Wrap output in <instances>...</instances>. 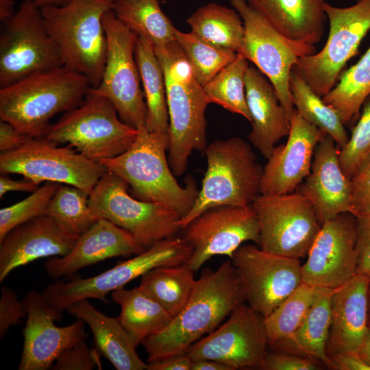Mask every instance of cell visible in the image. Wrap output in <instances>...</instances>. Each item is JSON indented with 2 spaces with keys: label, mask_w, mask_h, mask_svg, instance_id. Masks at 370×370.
Segmentation results:
<instances>
[{
  "label": "cell",
  "mask_w": 370,
  "mask_h": 370,
  "mask_svg": "<svg viewBox=\"0 0 370 370\" xmlns=\"http://www.w3.org/2000/svg\"><path fill=\"white\" fill-rule=\"evenodd\" d=\"M244 302L242 284L231 260L214 271L203 269L180 312L165 329L142 342L147 362L186 353Z\"/></svg>",
  "instance_id": "1"
},
{
  "label": "cell",
  "mask_w": 370,
  "mask_h": 370,
  "mask_svg": "<svg viewBox=\"0 0 370 370\" xmlns=\"http://www.w3.org/2000/svg\"><path fill=\"white\" fill-rule=\"evenodd\" d=\"M163 70L169 113L168 161L175 176L187 169L193 151L207 145L205 112L210 101L176 40L154 47Z\"/></svg>",
  "instance_id": "2"
},
{
  "label": "cell",
  "mask_w": 370,
  "mask_h": 370,
  "mask_svg": "<svg viewBox=\"0 0 370 370\" xmlns=\"http://www.w3.org/2000/svg\"><path fill=\"white\" fill-rule=\"evenodd\" d=\"M137 130L134 142L125 152L99 162L127 182L134 197L163 204L184 218L199 193L195 180L188 176L184 186L177 182L166 156L169 134L149 132L145 127Z\"/></svg>",
  "instance_id": "3"
},
{
  "label": "cell",
  "mask_w": 370,
  "mask_h": 370,
  "mask_svg": "<svg viewBox=\"0 0 370 370\" xmlns=\"http://www.w3.org/2000/svg\"><path fill=\"white\" fill-rule=\"evenodd\" d=\"M90 88L85 76L64 66L29 75L0 88V119L42 137L51 119L79 106Z\"/></svg>",
  "instance_id": "4"
},
{
  "label": "cell",
  "mask_w": 370,
  "mask_h": 370,
  "mask_svg": "<svg viewBox=\"0 0 370 370\" xmlns=\"http://www.w3.org/2000/svg\"><path fill=\"white\" fill-rule=\"evenodd\" d=\"M115 0H68L61 5L40 8L45 28L54 42L62 64L85 76L91 86L100 83L107 38L103 23Z\"/></svg>",
  "instance_id": "5"
},
{
  "label": "cell",
  "mask_w": 370,
  "mask_h": 370,
  "mask_svg": "<svg viewBox=\"0 0 370 370\" xmlns=\"http://www.w3.org/2000/svg\"><path fill=\"white\" fill-rule=\"evenodd\" d=\"M204 151L207 169L193 207L179 220L182 230L210 208L249 206L260 195L263 167L244 139L236 136L214 140Z\"/></svg>",
  "instance_id": "6"
},
{
  "label": "cell",
  "mask_w": 370,
  "mask_h": 370,
  "mask_svg": "<svg viewBox=\"0 0 370 370\" xmlns=\"http://www.w3.org/2000/svg\"><path fill=\"white\" fill-rule=\"evenodd\" d=\"M137 134L108 99L89 90L79 106L49 126L44 137L59 145L68 143L86 158L100 162L125 152Z\"/></svg>",
  "instance_id": "7"
},
{
  "label": "cell",
  "mask_w": 370,
  "mask_h": 370,
  "mask_svg": "<svg viewBox=\"0 0 370 370\" xmlns=\"http://www.w3.org/2000/svg\"><path fill=\"white\" fill-rule=\"evenodd\" d=\"M129 190L127 182L107 170L89 194V206L99 219L127 230L146 249L182 230L175 212L163 204L138 199Z\"/></svg>",
  "instance_id": "8"
},
{
  "label": "cell",
  "mask_w": 370,
  "mask_h": 370,
  "mask_svg": "<svg viewBox=\"0 0 370 370\" xmlns=\"http://www.w3.org/2000/svg\"><path fill=\"white\" fill-rule=\"evenodd\" d=\"M324 10L330 23L325 46L318 53L299 58L292 69L321 98L334 87L370 29V0H357L346 8L325 3Z\"/></svg>",
  "instance_id": "9"
},
{
  "label": "cell",
  "mask_w": 370,
  "mask_h": 370,
  "mask_svg": "<svg viewBox=\"0 0 370 370\" xmlns=\"http://www.w3.org/2000/svg\"><path fill=\"white\" fill-rule=\"evenodd\" d=\"M192 251L183 238H167L97 275L75 278L69 282L57 281L47 286L42 293L60 312L81 299H97L107 303L106 295L109 293L124 287L156 267L186 263Z\"/></svg>",
  "instance_id": "10"
},
{
  "label": "cell",
  "mask_w": 370,
  "mask_h": 370,
  "mask_svg": "<svg viewBox=\"0 0 370 370\" xmlns=\"http://www.w3.org/2000/svg\"><path fill=\"white\" fill-rule=\"evenodd\" d=\"M103 23L107 38L105 66L99 84L90 91L108 99L126 124L136 129L145 127L147 110L134 51L138 36L113 10L104 14Z\"/></svg>",
  "instance_id": "11"
},
{
  "label": "cell",
  "mask_w": 370,
  "mask_h": 370,
  "mask_svg": "<svg viewBox=\"0 0 370 370\" xmlns=\"http://www.w3.org/2000/svg\"><path fill=\"white\" fill-rule=\"evenodd\" d=\"M107 171L68 145L60 147L45 137L29 138L23 145L0 154L1 174H19L39 185L53 182L75 186L90 194Z\"/></svg>",
  "instance_id": "12"
},
{
  "label": "cell",
  "mask_w": 370,
  "mask_h": 370,
  "mask_svg": "<svg viewBox=\"0 0 370 370\" xmlns=\"http://www.w3.org/2000/svg\"><path fill=\"white\" fill-rule=\"evenodd\" d=\"M244 25L238 53L251 62L271 82L278 99L291 119L294 111L289 79L293 66L302 56L316 53L315 45L290 40L281 35L246 0H230Z\"/></svg>",
  "instance_id": "13"
},
{
  "label": "cell",
  "mask_w": 370,
  "mask_h": 370,
  "mask_svg": "<svg viewBox=\"0 0 370 370\" xmlns=\"http://www.w3.org/2000/svg\"><path fill=\"white\" fill-rule=\"evenodd\" d=\"M0 36V87L62 66L58 50L44 25L40 8L25 0L3 23Z\"/></svg>",
  "instance_id": "14"
},
{
  "label": "cell",
  "mask_w": 370,
  "mask_h": 370,
  "mask_svg": "<svg viewBox=\"0 0 370 370\" xmlns=\"http://www.w3.org/2000/svg\"><path fill=\"white\" fill-rule=\"evenodd\" d=\"M251 206L258 220L262 249L296 259L308 255L321 225L306 197L299 192L260 194Z\"/></svg>",
  "instance_id": "15"
},
{
  "label": "cell",
  "mask_w": 370,
  "mask_h": 370,
  "mask_svg": "<svg viewBox=\"0 0 370 370\" xmlns=\"http://www.w3.org/2000/svg\"><path fill=\"white\" fill-rule=\"evenodd\" d=\"M230 260L240 278L245 302L263 317L302 283L299 259L246 244L240 246Z\"/></svg>",
  "instance_id": "16"
},
{
  "label": "cell",
  "mask_w": 370,
  "mask_h": 370,
  "mask_svg": "<svg viewBox=\"0 0 370 370\" xmlns=\"http://www.w3.org/2000/svg\"><path fill=\"white\" fill-rule=\"evenodd\" d=\"M267 346L264 317L244 302L225 322L193 344L186 354L192 360H214L233 370L261 369Z\"/></svg>",
  "instance_id": "17"
},
{
  "label": "cell",
  "mask_w": 370,
  "mask_h": 370,
  "mask_svg": "<svg viewBox=\"0 0 370 370\" xmlns=\"http://www.w3.org/2000/svg\"><path fill=\"white\" fill-rule=\"evenodd\" d=\"M183 238L192 249L188 265L195 271L214 256H228L246 241L258 244L260 226L251 206H219L192 220L183 230Z\"/></svg>",
  "instance_id": "18"
},
{
  "label": "cell",
  "mask_w": 370,
  "mask_h": 370,
  "mask_svg": "<svg viewBox=\"0 0 370 370\" xmlns=\"http://www.w3.org/2000/svg\"><path fill=\"white\" fill-rule=\"evenodd\" d=\"M357 217L343 212L325 222L301 265L302 282L336 289L355 275L357 269Z\"/></svg>",
  "instance_id": "19"
},
{
  "label": "cell",
  "mask_w": 370,
  "mask_h": 370,
  "mask_svg": "<svg viewBox=\"0 0 370 370\" xmlns=\"http://www.w3.org/2000/svg\"><path fill=\"white\" fill-rule=\"evenodd\" d=\"M22 301L27 321L19 370L48 369L63 351L86 338L88 333L81 319L64 327L56 325L54 321L60 318L61 312L42 293L29 291Z\"/></svg>",
  "instance_id": "20"
},
{
  "label": "cell",
  "mask_w": 370,
  "mask_h": 370,
  "mask_svg": "<svg viewBox=\"0 0 370 370\" xmlns=\"http://www.w3.org/2000/svg\"><path fill=\"white\" fill-rule=\"evenodd\" d=\"M327 134L295 109L285 144L275 146L263 167L261 195L291 193L310 172L315 148Z\"/></svg>",
  "instance_id": "21"
},
{
  "label": "cell",
  "mask_w": 370,
  "mask_h": 370,
  "mask_svg": "<svg viewBox=\"0 0 370 370\" xmlns=\"http://www.w3.org/2000/svg\"><path fill=\"white\" fill-rule=\"evenodd\" d=\"M78 238L45 214L16 226L0 241V282L33 260L67 255Z\"/></svg>",
  "instance_id": "22"
},
{
  "label": "cell",
  "mask_w": 370,
  "mask_h": 370,
  "mask_svg": "<svg viewBox=\"0 0 370 370\" xmlns=\"http://www.w3.org/2000/svg\"><path fill=\"white\" fill-rule=\"evenodd\" d=\"M338 153L335 140L326 134L315 148L309 175L297 188L312 202L321 225L350 212L352 180L341 169Z\"/></svg>",
  "instance_id": "23"
},
{
  "label": "cell",
  "mask_w": 370,
  "mask_h": 370,
  "mask_svg": "<svg viewBox=\"0 0 370 370\" xmlns=\"http://www.w3.org/2000/svg\"><path fill=\"white\" fill-rule=\"evenodd\" d=\"M145 250L129 232L100 218L78 238L69 254L49 257L44 269L48 276L58 279L108 258L137 255Z\"/></svg>",
  "instance_id": "24"
},
{
  "label": "cell",
  "mask_w": 370,
  "mask_h": 370,
  "mask_svg": "<svg viewBox=\"0 0 370 370\" xmlns=\"http://www.w3.org/2000/svg\"><path fill=\"white\" fill-rule=\"evenodd\" d=\"M369 285L370 275L356 274L344 285L334 290L326 348L330 358L346 352H358L368 328Z\"/></svg>",
  "instance_id": "25"
},
{
  "label": "cell",
  "mask_w": 370,
  "mask_h": 370,
  "mask_svg": "<svg viewBox=\"0 0 370 370\" xmlns=\"http://www.w3.org/2000/svg\"><path fill=\"white\" fill-rule=\"evenodd\" d=\"M245 95L251 115L249 140L268 159L275 145L288 136L291 119L281 105L269 79L254 65H249L245 77Z\"/></svg>",
  "instance_id": "26"
},
{
  "label": "cell",
  "mask_w": 370,
  "mask_h": 370,
  "mask_svg": "<svg viewBox=\"0 0 370 370\" xmlns=\"http://www.w3.org/2000/svg\"><path fill=\"white\" fill-rule=\"evenodd\" d=\"M326 0H246L284 38L311 45L324 34Z\"/></svg>",
  "instance_id": "27"
},
{
  "label": "cell",
  "mask_w": 370,
  "mask_h": 370,
  "mask_svg": "<svg viewBox=\"0 0 370 370\" xmlns=\"http://www.w3.org/2000/svg\"><path fill=\"white\" fill-rule=\"evenodd\" d=\"M66 310L89 326L97 348L116 369H147V363L137 354L118 318L100 312L86 299L75 302Z\"/></svg>",
  "instance_id": "28"
},
{
  "label": "cell",
  "mask_w": 370,
  "mask_h": 370,
  "mask_svg": "<svg viewBox=\"0 0 370 370\" xmlns=\"http://www.w3.org/2000/svg\"><path fill=\"white\" fill-rule=\"evenodd\" d=\"M334 290L319 288L317 297L297 330L270 347L274 352L291 354L319 361L332 369L326 348L331 325V300Z\"/></svg>",
  "instance_id": "29"
},
{
  "label": "cell",
  "mask_w": 370,
  "mask_h": 370,
  "mask_svg": "<svg viewBox=\"0 0 370 370\" xmlns=\"http://www.w3.org/2000/svg\"><path fill=\"white\" fill-rule=\"evenodd\" d=\"M112 299L121 306L117 318L136 347L146 338L165 329L173 319L140 286L115 289Z\"/></svg>",
  "instance_id": "30"
},
{
  "label": "cell",
  "mask_w": 370,
  "mask_h": 370,
  "mask_svg": "<svg viewBox=\"0 0 370 370\" xmlns=\"http://www.w3.org/2000/svg\"><path fill=\"white\" fill-rule=\"evenodd\" d=\"M134 51L147 110L145 127L149 132L169 134L165 79L154 47L138 36Z\"/></svg>",
  "instance_id": "31"
},
{
  "label": "cell",
  "mask_w": 370,
  "mask_h": 370,
  "mask_svg": "<svg viewBox=\"0 0 370 370\" xmlns=\"http://www.w3.org/2000/svg\"><path fill=\"white\" fill-rule=\"evenodd\" d=\"M113 11L121 22L153 47L176 40L175 27L161 10L158 0H115Z\"/></svg>",
  "instance_id": "32"
},
{
  "label": "cell",
  "mask_w": 370,
  "mask_h": 370,
  "mask_svg": "<svg viewBox=\"0 0 370 370\" xmlns=\"http://www.w3.org/2000/svg\"><path fill=\"white\" fill-rule=\"evenodd\" d=\"M195 272L187 263L158 267L143 275L139 286L173 319L188 299Z\"/></svg>",
  "instance_id": "33"
},
{
  "label": "cell",
  "mask_w": 370,
  "mask_h": 370,
  "mask_svg": "<svg viewBox=\"0 0 370 370\" xmlns=\"http://www.w3.org/2000/svg\"><path fill=\"white\" fill-rule=\"evenodd\" d=\"M191 32L214 45L238 53L244 38V25L239 14L215 3L199 8L186 20Z\"/></svg>",
  "instance_id": "34"
},
{
  "label": "cell",
  "mask_w": 370,
  "mask_h": 370,
  "mask_svg": "<svg viewBox=\"0 0 370 370\" xmlns=\"http://www.w3.org/2000/svg\"><path fill=\"white\" fill-rule=\"evenodd\" d=\"M370 95V47L359 61L340 77L323 101L335 109L344 125L358 118L361 106Z\"/></svg>",
  "instance_id": "35"
},
{
  "label": "cell",
  "mask_w": 370,
  "mask_h": 370,
  "mask_svg": "<svg viewBox=\"0 0 370 370\" xmlns=\"http://www.w3.org/2000/svg\"><path fill=\"white\" fill-rule=\"evenodd\" d=\"M289 88L293 106L307 121L331 136L342 148L349 140L344 124L338 112L324 103L310 87L293 71Z\"/></svg>",
  "instance_id": "36"
},
{
  "label": "cell",
  "mask_w": 370,
  "mask_h": 370,
  "mask_svg": "<svg viewBox=\"0 0 370 370\" xmlns=\"http://www.w3.org/2000/svg\"><path fill=\"white\" fill-rule=\"evenodd\" d=\"M249 65L248 60L237 53L235 58L203 87L210 103L240 114L251 123L245 84Z\"/></svg>",
  "instance_id": "37"
},
{
  "label": "cell",
  "mask_w": 370,
  "mask_h": 370,
  "mask_svg": "<svg viewBox=\"0 0 370 370\" xmlns=\"http://www.w3.org/2000/svg\"><path fill=\"white\" fill-rule=\"evenodd\" d=\"M88 197L89 194L80 188L60 184L44 214L79 237L99 219L90 207Z\"/></svg>",
  "instance_id": "38"
},
{
  "label": "cell",
  "mask_w": 370,
  "mask_h": 370,
  "mask_svg": "<svg viewBox=\"0 0 370 370\" xmlns=\"http://www.w3.org/2000/svg\"><path fill=\"white\" fill-rule=\"evenodd\" d=\"M319 288L302 282L269 315L264 324L269 346L293 334L312 307Z\"/></svg>",
  "instance_id": "39"
},
{
  "label": "cell",
  "mask_w": 370,
  "mask_h": 370,
  "mask_svg": "<svg viewBox=\"0 0 370 370\" xmlns=\"http://www.w3.org/2000/svg\"><path fill=\"white\" fill-rule=\"evenodd\" d=\"M175 37L190 62L197 81L202 86L230 63L237 53L211 44L192 32H182L175 28Z\"/></svg>",
  "instance_id": "40"
},
{
  "label": "cell",
  "mask_w": 370,
  "mask_h": 370,
  "mask_svg": "<svg viewBox=\"0 0 370 370\" xmlns=\"http://www.w3.org/2000/svg\"><path fill=\"white\" fill-rule=\"evenodd\" d=\"M60 184L46 182L27 198L0 210V241L12 228L44 214Z\"/></svg>",
  "instance_id": "41"
},
{
  "label": "cell",
  "mask_w": 370,
  "mask_h": 370,
  "mask_svg": "<svg viewBox=\"0 0 370 370\" xmlns=\"http://www.w3.org/2000/svg\"><path fill=\"white\" fill-rule=\"evenodd\" d=\"M370 155V102L352 130L348 142L339 150L338 160L346 176L352 178Z\"/></svg>",
  "instance_id": "42"
},
{
  "label": "cell",
  "mask_w": 370,
  "mask_h": 370,
  "mask_svg": "<svg viewBox=\"0 0 370 370\" xmlns=\"http://www.w3.org/2000/svg\"><path fill=\"white\" fill-rule=\"evenodd\" d=\"M95 353L85 340L63 351L56 360L53 370H92L99 366Z\"/></svg>",
  "instance_id": "43"
},
{
  "label": "cell",
  "mask_w": 370,
  "mask_h": 370,
  "mask_svg": "<svg viewBox=\"0 0 370 370\" xmlns=\"http://www.w3.org/2000/svg\"><path fill=\"white\" fill-rule=\"evenodd\" d=\"M351 180L350 212L356 217L370 214V155Z\"/></svg>",
  "instance_id": "44"
},
{
  "label": "cell",
  "mask_w": 370,
  "mask_h": 370,
  "mask_svg": "<svg viewBox=\"0 0 370 370\" xmlns=\"http://www.w3.org/2000/svg\"><path fill=\"white\" fill-rule=\"evenodd\" d=\"M0 299V336L2 338L8 329L21 322L27 315L23 301L11 288L2 286Z\"/></svg>",
  "instance_id": "45"
},
{
  "label": "cell",
  "mask_w": 370,
  "mask_h": 370,
  "mask_svg": "<svg viewBox=\"0 0 370 370\" xmlns=\"http://www.w3.org/2000/svg\"><path fill=\"white\" fill-rule=\"evenodd\" d=\"M318 362L284 352H267L261 370H317Z\"/></svg>",
  "instance_id": "46"
},
{
  "label": "cell",
  "mask_w": 370,
  "mask_h": 370,
  "mask_svg": "<svg viewBox=\"0 0 370 370\" xmlns=\"http://www.w3.org/2000/svg\"><path fill=\"white\" fill-rule=\"evenodd\" d=\"M356 217V274L370 275V214Z\"/></svg>",
  "instance_id": "47"
},
{
  "label": "cell",
  "mask_w": 370,
  "mask_h": 370,
  "mask_svg": "<svg viewBox=\"0 0 370 370\" xmlns=\"http://www.w3.org/2000/svg\"><path fill=\"white\" fill-rule=\"evenodd\" d=\"M31 138L20 132L11 123L0 121V151L14 150Z\"/></svg>",
  "instance_id": "48"
},
{
  "label": "cell",
  "mask_w": 370,
  "mask_h": 370,
  "mask_svg": "<svg viewBox=\"0 0 370 370\" xmlns=\"http://www.w3.org/2000/svg\"><path fill=\"white\" fill-rule=\"evenodd\" d=\"M193 360L182 353L147 362V370H190Z\"/></svg>",
  "instance_id": "49"
},
{
  "label": "cell",
  "mask_w": 370,
  "mask_h": 370,
  "mask_svg": "<svg viewBox=\"0 0 370 370\" xmlns=\"http://www.w3.org/2000/svg\"><path fill=\"white\" fill-rule=\"evenodd\" d=\"M334 370H370L358 352H346L330 358Z\"/></svg>",
  "instance_id": "50"
},
{
  "label": "cell",
  "mask_w": 370,
  "mask_h": 370,
  "mask_svg": "<svg viewBox=\"0 0 370 370\" xmlns=\"http://www.w3.org/2000/svg\"><path fill=\"white\" fill-rule=\"evenodd\" d=\"M39 185L32 180L24 177L22 180H14L6 174H1L0 176V197L11 191H23L33 193L37 190Z\"/></svg>",
  "instance_id": "51"
},
{
  "label": "cell",
  "mask_w": 370,
  "mask_h": 370,
  "mask_svg": "<svg viewBox=\"0 0 370 370\" xmlns=\"http://www.w3.org/2000/svg\"><path fill=\"white\" fill-rule=\"evenodd\" d=\"M190 370H233L230 366L210 359L193 360Z\"/></svg>",
  "instance_id": "52"
},
{
  "label": "cell",
  "mask_w": 370,
  "mask_h": 370,
  "mask_svg": "<svg viewBox=\"0 0 370 370\" xmlns=\"http://www.w3.org/2000/svg\"><path fill=\"white\" fill-rule=\"evenodd\" d=\"M358 354L362 360L370 367V326L368 325Z\"/></svg>",
  "instance_id": "53"
},
{
  "label": "cell",
  "mask_w": 370,
  "mask_h": 370,
  "mask_svg": "<svg viewBox=\"0 0 370 370\" xmlns=\"http://www.w3.org/2000/svg\"><path fill=\"white\" fill-rule=\"evenodd\" d=\"M13 0H0V20L3 23L8 21L15 13Z\"/></svg>",
  "instance_id": "54"
},
{
  "label": "cell",
  "mask_w": 370,
  "mask_h": 370,
  "mask_svg": "<svg viewBox=\"0 0 370 370\" xmlns=\"http://www.w3.org/2000/svg\"><path fill=\"white\" fill-rule=\"evenodd\" d=\"M38 7L41 8L46 5H61L65 3L68 0H31Z\"/></svg>",
  "instance_id": "55"
},
{
  "label": "cell",
  "mask_w": 370,
  "mask_h": 370,
  "mask_svg": "<svg viewBox=\"0 0 370 370\" xmlns=\"http://www.w3.org/2000/svg\"><path fill=\"white\" fill-rule=\"evenodd\" d=\"M367 300H368L367 319H368V325L370 326V285L368 288Z\"/></svg>",
  "instance_id": "56"
}]
</instances>
